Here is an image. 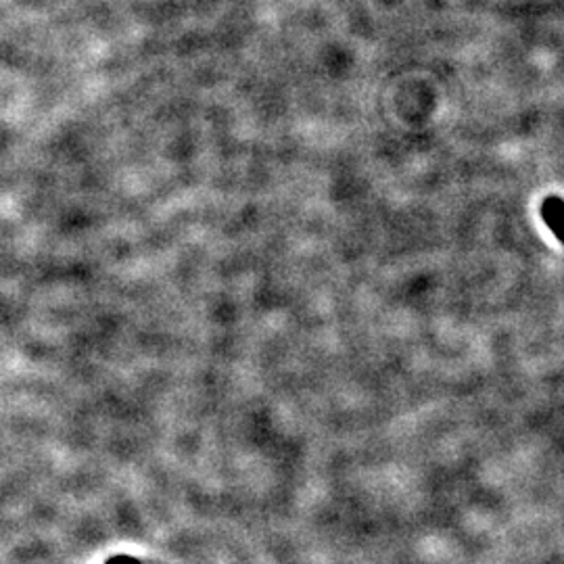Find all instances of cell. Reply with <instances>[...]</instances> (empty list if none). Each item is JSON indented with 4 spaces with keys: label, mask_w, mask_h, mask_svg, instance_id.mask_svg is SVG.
Returning a JSON list of instances; mask_svg holds the SVG:
<instances>
[{
    "label": "cell",
    "mask_w": 564,
    "mask_h": 564,
    "mask_svg": "<svg viewBox=\"0 0 564 564\" xmlns=\"http://www.w3.org/2000/svg\"><path fill=\"white\" fill-rule=\"evenodd\" d=\"M542 218L550 226V230L556 235V239L564 242V202L558 197H550L542 205Z\"/></svg>",
    "instance_id": "cell-1"
},
{
    "label": "cell",
    "mask_w": 564,
    "mask_h": 564,
    "mask_svg": "<svg viewBox=\"0 0 564 564\" xmlns=\"http://www.w3.org/2000/svg\"><path fill=\"white\" fill-rule=\"evenodd\" d=\"M107 564H139L134 558H126V556H118V558H113V561H109Z\"/></svg>",
    "instance_id": "cell-2"
}]
</instances>
